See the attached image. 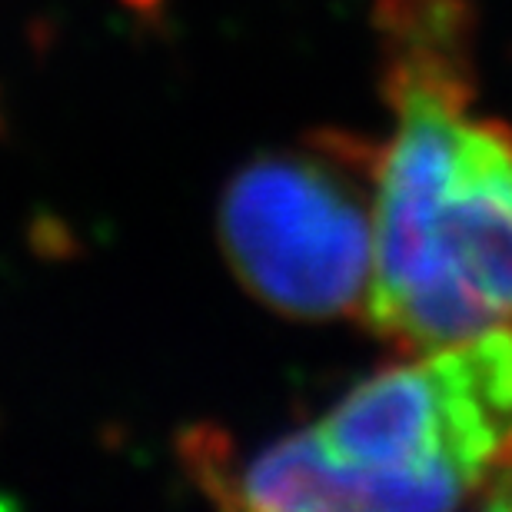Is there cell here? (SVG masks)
<instances>
[{
    "label": "cell",
    "mask_w": 512,
    "mask_h": 512,
    "mask_svg": "<svg viewBox=\"0 0 512 512\" xmlns=\"http://www.w3.org/2000/svg\"><path fill=\"white\" fill-rule=\"evenodd\" d=\"M376 167L380 147L330 133L250 160L220 200V247L247 293L290 320L363 316Z\"/></svg>",
    "instance_id": "cell-3"
},
{
    "label": "cell",
    "mask_w": 512,
    "mask_h": 512,
    "mask_svg": "<svg viewBox=\"0 0 512 512\" xmlns=\"http://www.w3.org/2000/svg\"><path fill=\"white\" fill-rule=\"evenodd\" d=\"M512 446V326L413 353L320 423L243 459L190 449L200 486L243 509H449L483 496Z\"/></svg>",
    "instance_id": "cell-2"
},
{
    "label": "cell",
    "mask_w": 512,
    "mask_h": 512,
    "mask_svg": "<svg viewBox=\"0 0 512 512\" xmlns=\"http://www.w3.org/2000/svg\"><path fill=\"white\" fill-rule=\"evenodd\" d=\"M396 127L376 167V270L363 320L403 353L512 326V130L469 114L463 0L383 7Z\"/></svg>",
    "instance_id": "cell-1"
}]
</instances>
